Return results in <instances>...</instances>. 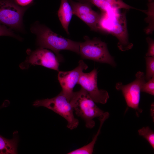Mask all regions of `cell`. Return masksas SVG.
Instances as JSON below:
<instances>
[{"label": "cell", "instance_id": "cell-11", "mask_svg": "<svg viewBox=\"0 0 154 154\" xmlns=\"http://www.w3.org/2000/svg\"><path fill=\"white\" fill-rule=\"evenodd\" d=\"M59 62L56 56L52 52L46 48H40L29 54L24 65H40L59 72Z\"/></svg>", "mask_w": 154, "mask_h": 154}, {"label": "cell", "instance_id": "cell-23", "mask_svg": "<svg viewBox=\"0 0 154 154\" xmlns=\"http://www.w3.org/2000/svg\"><path fill=\"white\" fill-rule=\"evenodd\" d=\"M149 2H151L153 1V0H148Z\"/></svg>", "mask_w": 154, "mask_h": 154}, {"label": "cell", "instance_id": "cell-3", "mask_svg": "<svg viewBox=\"0 0 154 154\" xmlns=\"http://www.w3.org/2000/svg\"><path fill=\"white\" fill-rule=\"evenodd\" d=\"M69 102L76 115L84 121L88 128L94 127L95 122L94 119L101 117L104 113L82 88L79 91L73 92Z\"/></svg>", "mask_w": 154, "mask_h": 154}, {"label": "cell", "instance_id": "cell-18", "mask_svg": "<svg viewBox=\"0 0 154 154\" xmlns=\"http://www.w3.org/2000/svg\"><path fill=\"white\" fill-rule=\"evenodd\" d=\"M145 59L146 65L145 78L148 80L154 76V57L146 56Z\"/></svg>", "mask_w": 154, "mask_h": 154}, {"label": "cell", "instance_id": "cell-15", "mask_svg": "<svg viewBox=\"0 0 154 154\" xmlns=\"http://www.w3.org/2000/svg\"><path fill=\"white\" fill-rule=\"evenodd\" d=\"M11 139H6L0 135V154H14L17 153L18 139L17 132L14 133Z\"/></svg>", "mask_w": 154, "mask_h": 154}, {"label": "cell", "instance_id": "cell-4", "mask_svg": "<svg viewBox=\"0 0 154 154\" xmlns=\"http://www.w3.org/2000/svg\"><path fill=\"white\" fill-rule=\"evenodd\" d=\"M33 105L36 107H46L60 115L66 119L67 127L70 129L76 128L78 125L79 121L74 116L73 108L62 91L53 98L37 100Z\"/></svg>", "mask_w": 154, "mask_h": 154}, {"label": "cell", "instance_id": "cell-9", "mask_svg": "<svg viewBox=\"0 0 154 154\" xmlns=\"http://www.w3.org/2000/svg\"><path fill=\"white\" fill-rule=\"evenodd\" d=\"M68 0L71 6L73 15L82 20L92 30L102 33L100 26L101 13L94 10L92 4L88 2Z\"/></svg>", "mask_w": 154, "mask_h": 154}, {"label": "cell", "instance_id": "cell-2", "mask_svg": "<svg viewBox=\"0 0 154 154\" xmlns=\"http://www.w3.org/2000/svg\"><path fill=\"white\" fill-rule=\"evenodd\" d=\"M36 35L37 43L40 48L49 49L55 54L59 62L63 58L60 51L67 50L79 54L80 42L75 41L62 37L54 33L46 26L37 22L31 28Z\"/></svg>", "mask_w": 154, "mask_h": 154}, {"label": "cell", "instance_id": "cell-12", "mask_svg": "<svg viewBox=\"0 0 154 154\" xmlns=\"http://www.w3.org/2000/svg\"><path fill=\"white\" fill-rule=\"evenodd\" d=\"M79 2L89 3L100 9L102 12L112 9H137L127 4L122 0H76Z\"/></svg>", "mask_w": 154, "mask_h": 154}, {"label": "cell", "instance_id": "cell-20", "mask_svg": "<svg viewBox=\"0 0 154 154\" xmlns=\"http://www.w3.org/2000/svg\"><path fill=\"white\" fill-rule=\"evenodd\" d=\"M4 36L13 37L17 38H19L11 29L0 23V36Z\"/></svg>", "mask_w": 154, "mask_h": 154}, {"label": "cell", "instance_id": "cell-6", "mask_svg": "<svg viewBox=\"0 0 154 154\" xmlns=\"http://www.w3.org/2000/svg\"><path fill=\"white\" fill-rule=\"evenodd\" d=\"M26 8L19 6L13 0H0V23L11 29L21 30Z\"/></svg>", "mask_w": 154, "mask_h": 154}, {"label": "cell", "instance_id": "cell-13", "mask_svg": "<svg viewBox=\"0 0 154 154\" xmlns=\"http://www.w3.org/2000/svg\"><path fill=\"white\" fill-rule=\"evenodd\" d=\"M58 15L62 26L67 34L69 35V25L73 14L72 7L68 0H61Z\"/></svg>", "mask_w": 154, "mask_h": 154}, {"label": "cell", "instance_id": "cell-1", "mask_svg": "<svg viewBox=\"0 0 154 154\" xmlns=\"http://www.w3.org/2000/svg\"><path fill=\"white\" fill-rule=\"evenodd\" d=\"M112 9L102 12L100 26L102 33H109L117 39V47L125 51L132 48L133 44L129 40L126 17V11Z\"/></svg>", "mask_w": 154, "mask_h": 154}, {"label": "cell", "instance_id": "cell-19", "mask_svg": "<svg viewBox=\"0 0 154 154\" xmlns=\"http://www.w3.org/2000/svg\"><path fill=\"white\" fill-rule=\"evenodd\" d=\"M141 92H146L153 96L154 95V76L142 85Z\"/></svg>", "mask_w": 154, "mask_h": 154}, {"label": "cell", "instance_id": "cell-17", "mask_svg": "<svg viewBox=\"0 0 154 154\" xmlns=\"http://www.w3.org/2000/svg\"><path fill=\"white\" fill-rule=\"evenodd\" d=\"M138 132L139 135L143 136L154 149V132L148 126L143 127L139 129Z\"/></svg>", "mask_w": 154, "mask_h": 154}, {"label": "cell", "instance_id": "cell-10", "mask_svg": "<svg viewBox=\"0 0 154 154\" xmlns=\"http://www.w3.org/2000/svg\"><path fill=\"white\" fill-rule=\"evenodd\" d=\"M78 63V66L73 70L58 72V79L62 91L69 102L74 92V87L77 84L83 71L88 68L87 65L82 60H80Z\"/></svg>", "mask_w": 154, "mask_h": 154}, {"label": "cell", "instance_id": "cell-5", "mask_svg": "<svg viewBox=\"0 0 154 154\" xmlns=\"http://www.w3.org/2000/svg\"><path fill=\"white\" fill-rule=\"evenodd\" d=\"M84 41L80 42L79 54L83 58L108 64L114 67L116 66L105 42L96 38L91 39L87 36H84Z\"/></svg>", "mask_w": 154, "mask_h": 154}, {"label": "cell", "instance_id": "cell-8", "mask_svg": "<svg viewBox=\"0 0 154 154\" xmlns=\"http://www.w3.org/2000/svg\"><path fill=\"white\" fill-rule=\"evenodd\" d=\"M97 74L96 68L89 73L83 72L77 84L87 92L95 103L104 104L107 103L109 96L107 91L98 88Z\"/></svg>", "mask_w": 154, "mask_h": 154}, {"label": "cell", "instance_id": "cell-7", "mask_svg": "<svg viewBox=\"0 0 154 154\" xmlns=\"http://www.w3.org/2000/svg\"><path fill=\"white\" fill-rule=\"evenodd\" d=\"M135 76V80L131 83L123 85L121 82H118L115 87L117 90L122 92L127 106L135 110L137 115L138 113L142 112L139 107V104L141 88L146 82L143 72L139 71Z\"/></svg>", "mask_w": 154, "mask_h": 154}, {"label": "cell", "instance_id": "cell-22", "mask_svg": "<svg viewBox=\"0 0 154 154\" xmlns=\"http://www.w3.org/2000/svg\"><path fill=\"white\" fill-rule=\"evenodd\" d=\"M33 0H14L15 3L20 6L24 7L31 4Z\"/></svg>", "mask_w": 154, "mask_h": 154}, {"label": "cell", "instance_id": "cell-16", "mask_svg": "<svg viewBox=\"0 0 154 154\" xmlns=\"http://www.w3.org/2000/svg\"><path fill=\"white\" fill-rule=\"evenodd\" d=\"M148 9L146 11L140 10L147 15V17L145 19L148 23V26L145 29V32L148 34H151L154 31V1L149 2L148 5Z\"/></svg>", "mask_w": 154, "mask_h": 154}, {"label": "cell", "instance_id": "cell-14", "mask_svg": "<svg viewBox=\"0 0 154 154\" xmlns=\"http://www.w3.org/2000/svg\"><path fill=\"white\" fill-rule=\"evenodd\" d=\"M108 112H104L103 115L98 118L100 122L98 130L92 141L89 143L81 148L72 151L67 153L68 154H91L93 153L94 145L99 135L102 126L105 120L109 117Z\"/></svg>", "mask_w": 154, "mask_h": 154}, {"label": "cell", "instance_id": "cell-21", "mask_svg": "<svg viewBox=\"0 0 154 154\" xmlns=\"http://www.w3.org/2000/svg\"><path fill=\"white\" fill-rule=\"evenodd\" d=\"M148 44V49L146 54V56L154 57V41L149 37L146 38Z\"/></svg>", "mask_w": 154, "mask_h": 154}]
</instances>
